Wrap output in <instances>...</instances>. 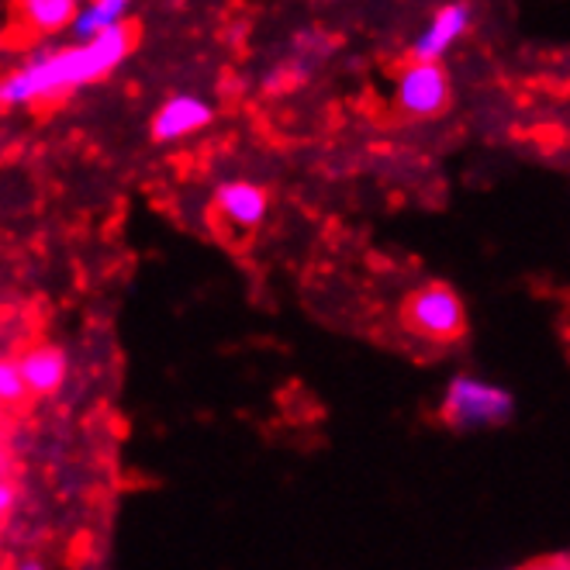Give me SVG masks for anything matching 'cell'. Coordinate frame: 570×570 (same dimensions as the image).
<instances>
[{"label":"cell","mask_w":570,"mask_h":570,"mask_svg":"<svg viewBox=\"0 0 570 570\" xmlns=\"http://www.w3.org/2000/svg\"><path fill=\"white\" fill-rule=\"evenodd\" d=\"M471 28V8L466 4H446L432 14V21L422 28V36L412 42V62H440Z\"/></svg>","instance_id":"cell-6"},{"label":"cell","mask_w":570,"mask_h":570,"mask_svg":"<svg viewBox=\"0 0 570 570\" xmlns=\"http://www.w3.org/2000/svg\"><path fill=\"white\" fill-rule=\"evenodd\" d=\"M450 105V77L440 62H412L397 77V108L432 118Z\"/></svg>","instance_id":"cell-4"},{"label":"cell","mask_w":570,"mask_h":570,"mask_svg":"<svg viewBox=\"0 0 570 570\" xmlns=\"http://www.w3.org/2000/svg\"><path fill=\"white\" fill-rule=\"evenodd\" d=\"M131 52V28H115L108 36L56 49V52H36L21 70H14L8 80H0V105L21 108L36 105L46 97H59L66 90H77L87 83L105 80L111 70L125 62Z\"/></svg>","instance_id":"cell-1"},{"label":"cell","mask_w":570,"mask_h":570,"mask_svg":"<svg viewBox=\"0 0 570 570\" xmlns=\"http://www.w3.org/2000/svg\"><path fill=\"white\" fill-rule=\"evenodd\" d=\"M11 509H14V488H11V481H0V519H4Z\"/></svg>","instance_id":"cell-12"},{"label":"cell","mask_w":570,"mask_h":570,"mask_svg":"<svg viewBox=\"0 0 570 570\" xmlns=\"http://www.w3.org/2000/svg\"><path fill=\"white\" fill-rule=\"evenodd\" d=\"M215 118L212 105L197 94H177L156 111L153 118V139L156 142H180L197 136L200 128H208Z\"/></svg>","instance_id":"cell-5"},{"label":"cell","mask_w":570,"mask_h":570,"mask_svg":"<svg viewBox=\"0 0 570 570\" xmlns=\"http://www.w3.org/2000/svg\"><path fill=\"white\" fill-rule=\"evenodd\" d=\"M24 384L18 377V366L11 360H0V405H18L24 401Z\"/></svg>","instance_id":"cell-11"},{"label":"cell","mask_w":570,"mask_h":570,"mask_svg":"<svg viewBox=\"0 0 570 570\" xmlns=\"http://www.w3.org/2000/svg\"><path fill=\"white\" fill-rule=\"evenodd\" d=\"M215 208L218 215L236 225V228H256L266 218V208H271V197L266 190L253 180H225L215 190Z\"/></svg>","instance_id":"cell-7"},{"label":"cell","mask_w":570,"mask_h":570,"mask_svg":"<svg viewBox=\"0 0 570 570\" xmlns=\"http://www.w3.org/2000/svg\"><path fill=\"white\" fill-rule=\"evenodd\" d=\"M77 8L80 4H73V0H24L21 14L31 28H39V31H62V28L73 24Z\"/></svg>","instance_id":"cell-10"},{"label":"cell","mask_w":570,"mask_h":570,"mask_svg":"<svg viewBox=\"0 0 570 570\" xmlns=\"http://www.w3.org/2000/svg\"><path fill=\"white\" fill-rule=\"evenodd\" d=\"M0 481H8V453L0 450Z\"/></svg>","instance_id":"cell-14"},{"label":"cell","mask_w":570,"mask_h":570,"mask_svg":"<svg viewBox=\"0 0 570 570\" xmlns=\"http://www.w3.org/2000/svg\"><path fill=\"white\" fill-rule=\"evenodd\" d=\"M405 325L432 343H453L466 328L463 301L450 284H425L405 301Z\"/></svg>","instance_id":"cell-3"},{"label":"cell","mask_w":570,"mask_h":570,"mask_svg":"<svg viewBox=\"0 0 570 570\" xmlns=\"http://www.w3.org/2000/svg\"><path fill=\"white\" fill-rule=\"evenodd\" d=\"M14 366H18V377H21L28 394H56L66 384V374H70V366H66V353L56 350V346L31 350Z\"/></svg>","instance_id":"cell-8"},{"label":"cell","mask_w":570,"mask_h":570,"mask_svg":"<svg viewBox=\"0 0 570 570\" xmlns=\"http://www.w3.org/2000/svg\"><path fill=\"white\" fill-rule=\"evenodd\" d=\"M512 570H553V560H550V563H543V567H512Z\"/></svg>","instance_id":"cell-15"},{"label":"cell","mask_w":570,"mask_h":570,"mask_svg":"<svg viewBox=\"0 0 570 570\" xmlns=\"http://www.w3.org/2000/svg\"><path fill=\"white\" fill-rule=\"evenodd\" d=\"M128 14H131L128 0H90V4L77 8V18L70 28L80 42H90V39L108 36V31H115V28H125Z\"/></svg>","instance_id":"cell-9"},{"label":"cell","mask_w":570,"mask_h":570,"mask_svg":"<svg viewBox=\"0 0 570 570\" xmlns=\"http://www.w3.org/2000/svg\"><path fill=\"white\" fill-rule=\"evenodd\" d=\"M515 412V397L501 384L456 374L443 394V419L446 425L466 432V429H491L505 425Z\"/></svg>","instance_id":"cell-2"},{"label":"cell","mask_w":570,"mask_h":570,"mask_svg":"<svg viewBox=\"0 0 570 570\" xmlns=\"http://www.w3.org/2000/svg\"><path fill=\"white\" fill-rule=\"evenodd\" d=\"M14 570H46L39 560H21V563H14Z\"/></svg>","instance_id":"cell-13"}]
</instances>
